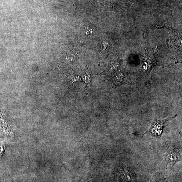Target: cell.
Wrapping results in <instances>:
<instances>
[{
    "mask_svg": "<svg viewBox=\"0 0 182 182\" xmlns=\"http://www.w3.org/2000/svg\"><path fill=\"white\" fill-rule=\"evenodd\" d=\"M157 65L154 52L145 51L144 56L142 57L141 69L147 82L149 81V75L152 68Z\"/></svg>",
    "mask_w": 182,
    "mask_h": 182,
    "instance_id": "6da1fadb",
    "label": "cell"
},
{
    "mask_svg": "<svg viewBox=\"0 0 182 182\" xmlns=\"http://www.w3.org/2000/svg\"><path fill=\"white\" fill-rule=\"evenodd\" d=\"M167 151L165 155V161L168 165L172 166L177 162L181 160L180 149L175 145L172 144H168L167 145Z\"/></svg>",
    "mask_w": 182,
    "mask_h": 182,
    "instance_id": "3957f363",
    "label": "cell"
},
{
    "mask_svg": "<svg viewBox=\"0 0 182 182\" xmlns=\"http://www.w3.org/2000/svg\"><path fill=\"white\" fill-rule=\"evenodd\" d=\"M98 29L89 21H84L83 24L81 28V35L84 38H92L96 35Z\"/></svg>",
    "mask_w": 182,
    "mask_h": 182,
    "instance_id": "277c9868",
    "label": "cell"
},
{
    "mask_svg": "<svg viewBox=\"0 0 182 182\" xmlns=\"http://www.w3.org/2000/svg\"><path fill=\"white\" fill-rule=\"evenodd\" d=\"M177 115V113L173 116L164 119H157L155 118L151 123L150 129L142 135V137L147 133H149L156 137H159L162 134L165 123L176 118Z\"/></svg>",
    "mask_w": 182,
    "mask_h": 182,
    "instance_id": "7a4b0ae2",
    "label": "cell"
}]
</instances>
